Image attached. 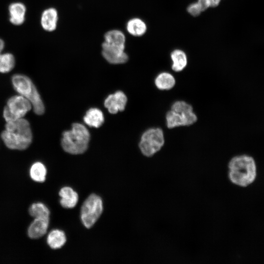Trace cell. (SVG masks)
<instances>
[{
  "instance_id": "9",
  "label": "cell",
  "mask_w": 264,
  "mask_h": 264,
  "mask_svg": "<svg viewBox=\"0 0 264 264\" xmlns=\"http://www.w3.org/2000/svg\"><path fill=\"white\" fill-rule=\"evenodd\" d=\"M102 54L106 61L112 64H123L128 60L125 49L105 42L102 44Z\"/></svg>"
},
{
  "instance_id": "14",
  "label": "cell",
  "mask_w": 264,
  "mask_h": 264,
  "mask_svg": "<svg viewBox=\"0 0 264 264\" xmlns=\"http://www.w3.org/2000/svg\"><path fill=\"white\" fill-rule=\"evenodd\" d=\"M10 22L13 24L19 25L25 21L26 8L21 2H14L9 6Z\"/></svg>"
},
{
  "instance_id": "26",
  "label": "cell",
  "mask_w": 264,
  "mask_h": 264,
  "mask_svg": "<svg viewBox=\"0 0 264 264\" xmlns=\"http://www.w3.org/2000/svg\"><path fill=\"white\" fill-rule=\"evenodd\" d=\"M210 3V7H217L221 2V0H208Z\"/></svg>"
},
{
  "instance_id": "18",
  "label": "cell",
  "mask_w": 264,
  "mask_h": 264,
  "mask_svg": "<svg viewBox=\"0 0 264 264\" xmlns=\"http://www.w3.org/2000/svg\"><path fill=\"white\" fill-rule=\"evenodd\" d=\"M126 29L130 35L134 37H140L146 32L147 26L142 19L133 18L128 21Z\"/></svg>"
},
{
  "instance_id": "23",
  "label": "cell",
  "mask_w": 264,
  "mask_h": 264,
  "mask_svg": "<svg viewBox=\"0 0 264 264\" xmlns=\"http://www.w3.org/2000/svg\"><path fill=\"white\" fill-rule=\"evenodd\" d=\"M30 215L35 218H49L50 212L47 207L41 202L32 204L29 209Z\"/></svg>"
},
{
  "instance_id": "19",
  "label": "cell",
  "mask_w": 264,
  "mask_h": 264,
  "mask_svg": "<svg viewBox=\"0 0 264 264\" xmlns=\"http://www.w3.org/2000/svg\"><path fill=\"white\" fill-rule=\"evenodd\" d=\"M104 42L125 49L126 37L122 31L117 29H112L105 34Z\"/></svg>"
},
{
  "instance_id": "4",
  "label": "cell",
  "mask_w": 264,
  "mask_h": 264,
  "mask_svg": "<svg viewBox=\"0 0 264 264\" xmlns=\"http://www.w3.org/2000/svg\"><path fill=\"white\" fill-rule=\"evenodd\" d=\"M90 133L82 124L75 123L71 130L64 131L62 134L61 145L64 150L71 154L84 153L88 149Z\"/></svg>"
},
{
  "instance_id": "7",
  "label": "cell",
  "mask_w": 264,
  "mask_h": 264,
  "mask_svg": "<svg viewBox=\"0 0 264 264\" xmlns=\"http://www.w3.org/2000/svg\"><path fill=\"white\" fill-rule=\"evenodd\" d=\"M102 200L100 197L90 195L84 201L81 211V219L87 228L91 227L100 217L103 211Z\"/></svg>"
},
{
  "instance_id": "3",
  "label": "cell",
  "mask_w": 264,
  "mask_h": 264,
  "mask_svg": "<svg viewBox=\"0 0 264 264\" xmlns=\"http://www.w3.org/2000/svg\"><path fill=\"white\" fill-rule=\"evenodd\" d=\"M166 126L169 129L191 126L197 122L198 117L194 107L183 100H177L171 105L165 116Z\"/></svg>"
},
{
  "instance_id": "16",
  "label": "cell",
  "mask_w": 264,
  "mask_h": 264,
  "mask_svg": "<svg viewBox=\"0 0 264 264\" xmlns=\"http://www.w3.org/2000/svg\"><path fill=\"white\" fill-rule=\"evenodd\" d=\"M154 84L156 87L160 90H169L175 87L176 80L171 73L162 72L155 77Z\"/></svg>"
},
{
  "instance_id": "22",
  "label": "cell",
  "mask_w": 264,
  "mask_h": 264,
  "mask_svg": "<svg viewBox=\"0 0 264 264\" xmlns=\"http://www.w3.org/2000/svg\"><path fill=\"white\" fill-rule=\"evenodd\" d=\"M15 60L14 56L9 53L0 55V72L7 73L14 67Z\"/></svg>"
},
{
  "instance_id": "11",
  "label": "cell",
  "mask_w": 264,
  "mask_h": 264,
  "mask_svg": "<svg viewBox=\"0 0 264 264\" xmlns=\"http://www.w3.org/2000/svg\"><path fill=\"white\" fill-rule=\"evenodd\" d=\"M49 220V218H35L28 228L29 237L35 239L43 236L47 230Z\"/></svg>"
},
{
  "instance_id": "15",
  "label": "cell",
  "mask_w": 264,
  "mask_h": 264,
  "mask_svg": "<svg viewBox=\"0 0 264 264\" xmlns=\"http://www.w3.org/2000/svg\"><path fill=\"white\" fill-rule=\"evenodd\" d=\"M61 199V205L66 208H72L77 204L78 195L71 187L66 186L62 188L59 192Z\"/></svg>"
},
{
  "instance_id": "2",
  "label": "cell",
  "mask_w": 264,
  "mask_h": 264,
  "mask_svg": "<svg viewBox=\"0 0 264 264\" xmlns=\"http://www.w3.org/2000/svg\"><path fill=\"white\" fill-rule=\"evenodd\" d=\"M229 178L234 184L246 187L256 179L257 168L253 157L247 154L236 155L228 163Z\"/></svg>"
},
{
  "instance_id": "13",
  "label": "cell",
  "mask_w": 264,
  "mask_h": 264,
  "mask_svg": "<svg viewBox=\"0 0 264 264\" xmlns=\"http://www.w3.org/2000/svg\"><path fill=\"white\" fill-rule=\"evenodd\" d=\"M58 19V12L54 8L45 9L42 13L41 24L46 31H52L56 28Z\"/></svg>"
},
{
  "instance_id": "8",
  "label": "cell",
  "mask_w": 264,
  "mask_h": 264,
  "mask_svg": "<svg viewBox=\"0 0 264 264\" xmlns=\"http://www.w3.org/2000/svg\"><path fill=\"white\" fill-rule=\"evenodd\" d=\"M32 108L31 103L24 97L13 96L7 101L3 116L6 122L13 121L23 118Z\"/></svg>"
},
{
  "instance_id": "21",
  "label": "cell",
  "mask_w": 264,
  "mask_h": 264,
  "mask_svg": "<svg viewBox=\"0 0 264 264\" xmlns=\"http://www.w3.org/2000/svg\"><path fill=\"white\" fill-rule=\"evenodd\" d=\"M46 175V169L42 163L36 162L32 164L30 169V176L33 180L43 182L45 180Z\"/></svg>"
},
{
  "instance_id": "17",
  "label": "cell",
  "mask_w": 264,
  "mask_h": 264,
  "mask_svg": "<svg viewBox=\"0 0 264 264\" xmlns=\"http://www.w3.org/2000/svg\"><path fill=\"white\" fill-rule=\"evenodd\" d=\"M85 123L90 127L99 128L104 122L102 111L96 108L89 109L84 117Z\"/></svg>"
},
{
  "instance_id": "1",
  "label": "cell",
  "mask_w": 264,
  "mask_h": 264,
  "mask_svg": "<svg viewBox=\"0 0 264 264\" xmlns=\"http://www.w3.org/2000/svg\"><path fill=\"white\" fill-rule=\"evenodd\" d=\"M1 138L10 149L22 150L27 148L32 141V133L29 122L23 118L6 122Z\"/></svg>"
},
{
  "instance_id": "10",
  "label": "cell",
  "mask_w": 264,
  "mask_h": 264,
  "mask_svg": "<svg viewBox=\"0 0 264 264\" xmlns=\"http://www.w3.org/2000/svg\"><path fill=\"white\" fill-rule=\"evenodd\" d=\"M127 102V97L121 91H117L109 95L104 101V106L109 112L115 114L124 110Z\"/></svg>"
},
{
  "instance_id": "25",
  "label": "cell",
  "mask_w": 264,
  "mask_h": 264,
  "mask_svg": "<svg viewBox=\"0 0 264 264\" xmlns=\"http://www.w3.org/2000/svg\"><path fill=\"white\" fill-rule=\"evenodd\" d=\"M199 6L202 12L207 10L210 7V3L208 0H198L197 1Z\"/></svg>"
},
{
  "instance_id": "6",
  "label": "cell",
  "mask_w": 264,
  "mask_h": 264,
  "mask_svg": "<svg viewBox=\"0 0 264 264\" xmlns=\"http://www.w3.org/2000/svg\"><path fill=\"white\" fill-rule=\"evenodd\" d=\"M164 144L163 130L159 128H152L143 133L139 146L142 153L150 157L160 151Z\"/></svg>"
},
{
  "instance_id": "12",
  "label": "cell",
  "mask_w": 264,
  "mask_h": 264,
  "mask_svg": "<svg viewBox=\"0 0 264 264\" xmlns=\"http://www.w3.org/2000/svg\"><path fill=\"white\" fill-rule=\"evenodd\" d=\"M171 68L175 72L182 71L187 66L188 58L186 53L182 49H175L170 54Z\"/></svg>"
},
{
  "instance_id": "27",
  "label": "cell",
  "mask_w": 264,
  "mask_h": 264,
  "mask_svg": "<svg viewBox=\"0 0 264 264\" xmlns=\"http://www.w3.org/2000/svg\"><path fill=\"white\" fill-rule=\"evenodd\" d=\"M4 42L1 39H0V55L1 54L0 53L1 52V51H2L4 48Z\"/></svg>"
},
{
  "instance_id": "20",
  "label": "cell",
  "mask_w": 264,
  "mask_h": 264,
  "mask_svg": "<svg viewBox=\"0 0 264 264\" xmlns=\"http://www.w3.org/2000/svg\"><path fill=\"white\" fill-rule=\"evenodd\" d=\"M65 233L59 229L52 230L47 237V243L50 248L54 249L61 248L66 242Z\"/></svg>"
},
{
  "instance_id": "5",
  "label": "cell",
  "mask_w": 264,
  "mask_h": 264,
  "mask_svg": "<svg viewBox=\"0 0 264 264\" xmlns=\"http://www.w3.org/2000/svg\"><path fill=\"white\" fill-rule=\"evenodd\" d=\"M11 81L15 90L31 103L34 112L37 115L43 114L44 112V106L31 80L27 76L17 74L12 76Z\"/></svg>"
},
{
  "instance_id": "24",
  "label": "cell",
  "mask_w": 264,
  "mask_h": 264,
  "mask_svg": "<svg viewBox=\"0 0 264 264\" xmlns=\"http://www.w3.org/2000/svg\"><path fill=\"white\" fill-rule=\"evenodd\" d=\"M187 11L190 15L193 17L198 16L202 12L197 2L190 4L187 8Z\"/></svg>"
}]
</instances>
